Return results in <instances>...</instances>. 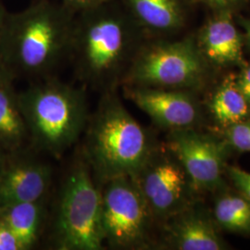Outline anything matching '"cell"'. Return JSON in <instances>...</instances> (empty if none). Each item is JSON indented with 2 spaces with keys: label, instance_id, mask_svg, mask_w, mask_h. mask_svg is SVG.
<instances>
[{
  "label": "cell",
  "instance_id": "cell-1",
  "mask_svg": "<svg viewBox=\"0 0 250 250\" xmlns=\"http://www.w3.org/2000/svg\"><path fill=\"white\" fill-rule=\"evenodd\" d=\"M68 55L77 77L101 94L118 89L134 58V26L116 0L81 11Z\"/></svg>",
  "mask_w": 250,
  "mask_h": 250
},
{
  "label": "cell",
  "instance_id": "cell-2",
  "mask_svg": "<svg viewBox=\"0 0 250 250\" xmlns=\"http://www.w3.org/2000/svg\"><path fill=\"white\" fill-rule=\"evenodd\" d=\"M74 11L40 1L8 15L0 32L3 61L12 76L44 78L69 52Z\"/></svg>",
  "mask_w": 250,
  "mask_h": 250
},
{
  "label": "cell",
  "instance_id": "cell-3",
  "mask_svg": "<svg viewBox=\"0 0 250 250\" xmlns=\"http://www.w3.org/2000/svg\"><path fill=\"white\" fill-rule=\"evenodd\" d=\"M82 154L99 186L120 176H133L156 145L124 106L117 90L101 94L83 132Z\"/></svg>",
  "mask_w": 250,
  "mask_h": 250
},
{
  "label": "cell",
  "instance_id": "cell-4",
  "mask_svg": "<svg viewBox=\"0 0 250 250\" xmlns=\"http://www.w3.org/2000/svg\"><path fill=\"white\" fill-rule=\"evenodd\" d=\"M29 143L60 159L85 130L89 113L84 89L44 78L18 94Z\"/></svg>",
  "mask_w": 250,
  "mask_h": 250
},
{
  "label": "cell",
  "instance_id": "cell-5",
  "mask_svg": "<svg viewBox=\"0 0 250 250\" xmlns=\"http://www.w3.org/2000/svg\"><path fill=\"white\" fill-rule=\"evenodd\" d=\"M53 241L61 250H100L101 190L81 152L64 177L57 201Z\"/></svg>",
  "mask_w": 250,
  "mask_h": 250
},
{
  "label": "cell",
  "instance_id": "cell-6",
  "mask_svg": "<svg viewBox=\"0 0 250 250\" xmlns=\"http://www.w3.org/2000/svg\"><path fill=\"white\" fill-rule=\"evenodd\" d=\"M100 190L105 245L115 250L147 248L155 219L133 178L120 176L107 180L100 185Z\"/></svg>",
  "mask_w": 250,
  "mask_h": 250
},
{
  "label": "cell",
  "instance_id": "cell-7",
  "mask_svg": "<svg viewBox=\"0 0 250 250\" xmlns=\"http://www.w3.org/2000/svg\"><path fill=\"white\" fill-rule=\"evenodd\" d=\"M204 71L192 40L158 42L135 52L121 86L182 89L197 84Z\"/></svg>",
  "mask_w": 250,
  "mask_h": 250
},
{
  "label": "cell",
  "instance_id": "cell-8",
  "mask_svg": "<svg viewBox=\"0 0 250 250\" xmlns=\"http://www.w3.org/2000/svg\"><path fill=\"white\" fill-rule=\"evenodd\" d=\"M131 177L161 224L194 204L196 191L188 172L165 144L155 146Z\"/></svg>",
  "mask_w": 250,
  "mask_h": 250
},
{
  "label": "cell",
  "instance_id": "cell-9",
  "mask_svg": "<svg viewBox=\"0 0 250 250\" xmlns=\"http://www.w3.org/2000/svg\"><path fill=\"white\" fill-rule=\"evenodd\" d=\"M165 146L188 172L196 192L222 187L227 155L224 142L190 127L169 131Z\"/></svg>",
  "mask_w": 250,
  "mask_h": 250
},
{
  "label": "cell",
  "instance_id": "cell-10",
  "mask_svg": "<svg viewBox=\"0 0 250 250\" xmlns=\"http://www.w3.org/2000/svg\"><path fill=\"white\" fill-rule=\"evenodd\" d=\"M50 164L34 157L8 154L0 171V207L46 198L52 185Z\"/></svg>",
  "mask_w": 250,
  "mask_h": 250
},
{
  "label": "cell",
  "instance_id": "cell-11",
  "mask_svg": "<svg viewBox=\"0 0 250 250\" xmlns=\"http://www.w3.org/2000/svg\"><path fill=\"white\" fill-rule=\"evenodd\" d=\"M125 97L169 131L190 128L197 123L198 110L193 99L180 89L122 85Z\"/></svg>",
  "mask_w": 250,
  "mask_h": 250
},
{
  "label": "cell",
  "instance_id": "cell-12",
  "mask_svg": "<svg viewBox=\"0 0 250 250\" xmlns=\"http://www.w3.org/2000/svg\"><path fill=\"white\" fill-rule=\"evenodd\" d=\"M162 227L164 239L173 250L227 249L210 218L194 204L164 222Z\"/></svg>",
  "mask_w": 250,
  "mask_h": 250
},
{
  "label": "cell",
  "instance_id": "cell-13",
  "mask_svg": "<svg viewBox=\"0 0 250 250\" xmlns=\"http://www.w3.org/2000/svg\"><path fill=\"white\" fill-rule=\"evenodd\" d=\"M13 76H0V149L7 154L21 150L29 142V134L19 106L18 93L12 84Z\"/></svg>",
  "mask_w": 250,
  "mask_h": 250
},
{
  "label": "cell",
  "instance_id": "cell-14",
  "mask_svg": "<svg viewBox=\"0 0 250 250\" xmlns=\"http://www.w3.org/2000/svg\"><path fill=\"white\" fill-rule=\"evenodd\" d=\"M45 198L0 207V223L18 239L21 250H30L39 240L45 224Z\"/></svg>",
  "mask_w": 250,
  "mask_h": 250
},
{
  "label": "cell",
  "instance_id": "cell-15",
  "mask_svg": "<svg viewBox=\"0 0 250 250\" xmlns=\"http://www.w3.org/2000/svg\"><path fill=\"white\" fill-rule=\"evenodd\" d=\"M206 56L220 65L242 62V39L232 20L226 14L206 26L201 36Z\"/></svg>",
  "mask_w": 250,
  "mask_h": 250
},
{
  "label": "cell",
  "instance_id": "cell-16",
  "mask_svg": "<svg viewBox=\"0 0 250 250\" xmlns=\"http://www.w3.org/2000/svg\"><path fill=\"white\" fill-rule=\"evenodd\" d=\"M131 16L143 26L157 32H170L183 21L179 0H124Z\"/></svg>",
  "mask_w": 250,
  "mask_h": 250
},
{
  "label": "cell",
  "instance_id": "cell-17",
  "mask_svg": "<svg viewBox=\"0 0 250 250\" xmlns=\"http://www.w3.org/2000/svg\"><path fill=\"white\" fill-rule=\"evenodd\" d=\"M209 107L215 120L227 127L244 121L250 111V104L232 80L226 81L217 90Z\"/></svg>",
  "mask_w": 250,
  "mask_h": 250
},
{
  "label": "cell",
  "instance_id": "cell-18",
  "mask_svg": "<svg viewBox=\"0 0 250 250\" xmlns=\"http://www.w3.org/2000/svg\"><path fill=\"white\" fill-rule=\"evenodd\" d=\"M215 220L226 231L250 235V201L243 196L226 194L218 198Z\"/></svg>",
  "mask_w": 250,
  "mask_h": 250
},
{
  "label": "cell",
  "instance_id": "cell-19",
  "mask_svg": "<svg viewBox=\"0 0 250 250\" xmlns=\"http://www.w3.org/2000/svg\"><path fill=\"white\" fill-rule=\"evenodd\" d=\"M228 143L238 151L250 152V122H239L228 126Z\"/></svg>",
  "mask_w": 250,
  "mask_h": 250
},
{
  "label": "cell",
  "instance_id": "cell-20",
  "mask_svg": "<svg viewBox=\"0 0 250 250\" xmlns=\"http://www.w3.org/2000/svg\"><path fill=\"white\" fill-rule=\"evenodd\" d=\"M230 178L242 196L250 201V173L238 167L228 168Z\"/></svg>",
  "mask_w": 250,
  "mask_h": 250
},
{
  "label": "cell",
  "instance_id": "cell-21",
  "mask_svg": "<svg viewBox=\"0 0 250 250\" xmlns=\"http://www.w3.org/2000/svg\"><path fill=\"white\" fill-rule=\"evenodd\" d=\"M115 0H63V5L72 11L81 12L83 10L95 9L100 6H103L107 3H110Z\"/></svg>",
  "mask_w": 250,
  "mask_h": 250
},
{
  "label": "cell",
  "instance_id": "cell-22",
  "mask_svg": "<svg viewBox=\"0 0 250 250\" xmlns=\"http://www.w3.org/2000/svg\"><path fill=\"white\" fill-rule=\"evenodd\" d=\"M0 250H22L15 235L2 223H0Z\"/></svg>",
  "mask_w": 250,
  "mask_h": 250
},
{
  "label": "cell",
  "instance_id": "cell-23",
  "mask_svg": "<svg viewBox=\"0 0 250 250\" xmlns=\"http://www.w3.org/2000/svg\"><path fill=\"white\" fill-rule=\"evenodd\" d=\"M234 83L236 87L250 105V66L242 71Z\"/></svg>",
  "mask_w": 250,
  "mask_h": 250
},
{
  "label": "cell",
  "instance_id": "cell-24",
  "mask_svg": "<svg viewBox=\"0 0 250 250\" xmlns=\"http://www.w3.org/2000/svg\"><path fill=\"white\" fill-rule=\"evenodd\" d=\"M240 0H208L212 7L217 9H226L235 5Z\"/></svg>",
  "mask_w": 250,
  "mask_h": 250
},
{
  "label": "cell",
  "instance_id": "cell-25",
  "mask_svg": "<svg viewBox=\"0 0 250 250\" xmlns=\"http://www.w3.org/2000/svg\"><path fill=\"white\" fill-rule=\"evenodd\" d=\"M244 28H245V32H246V40H247V44L250 46V20L248 21H242Z\"/></svg>",
  "mask_w": 250,
  "mask_h": 250
},
{
  "label": "cell",
  "instance_id": "cell-26",
  "mask_svg": "<svg viewBox=\"0 0 250 250\" xmlns=\"http://www.w3.org/2000/svg\"><path fill=\"white\" fill-rule=\"evenodd\" d=\"M7 16H8V14L6 13L5 9L3 8V6H2V4H1V2H0V32H1V30H2V28H3V25H4V23H5V21H6Z\"/></svg>",
  "mask_w": 250,
  "mask_h": 250
},
{
  "label": "cell",
  "instance_id": "cell-27",
  "mask_svg": "<svg viewBox=\"0 0 250 250\" xmlns=\"http://www.w3.org/2000/svg\"><path fill=\"white\" fill-rule=\"evenodd\" d=\"M6 72H9L7 70V68L5 66V63H4V61H3V55H2V49H1V42H0V76L3 75Z\"/></svg>",
  "mask_w": 250,
  "mask_h": 250
},
{
  "label": "cell",
  "instance_id": "cell-28",
  "mask_svg": "<svg viewBox=\"0 0 250 250\" xmlns=\"http://www.w3.org/2000/svg\"><path fill=\"white\" fill-rule=\"evenodd\" d=\"M7 156H8L7 153H5V152L2 151V150L0 149V171L2 170V168H3V166H4L5 162H6Z\"/></svg>",
  "mask_w": 250,
  "mask_h": 250
}]
</instances>
